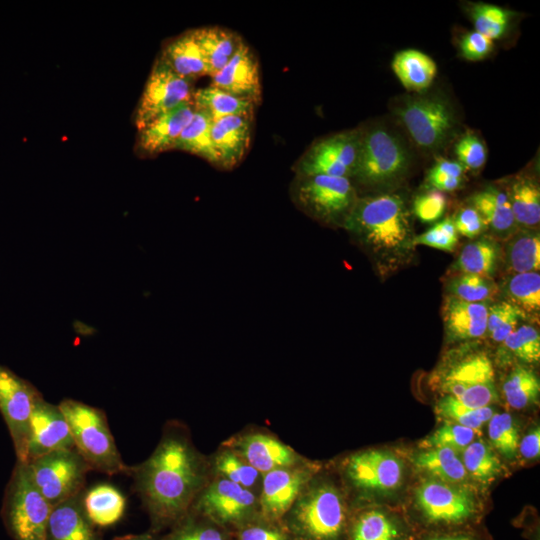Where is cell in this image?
Wrapping results in <instances>:
<instances>
[{"label":"cell","instance_id":"cell-26","mask_svg":"<svg viewBox=\"0 0 540 540\" xmlns=\"http://www.w3.org/2000/svg\"><path fill=\"white\" fill-rule=\"evenodd\" d=\"M408 529L394 513L384 508H369L354 519L350 540H408Z\"/></svg>","mask_w":540,"mask_h":540},{"label":"cell","instance_id":"cell-43","mask_svg":"<svg viewBox=\"0 0 540 540\" xmlns=\"http://www.w3.org/2000/svg\"><path fill=\"white\" fill-rule=\"evenodd\" d=\"M475 31L491 40L502 38L508 31L513 13L500 6L475 3L470 9Z\"/></svg>","mask_w":540,"mask_h":540},{"label":"cell","instance_id":"cell-49","mask_svg":"<svg viewBox=\"0 0 540 540\" xmlns=\"http://www.w3.org/2000/svg\"><path fill=\"white\" fill-rule=\"evenodd\" d=\"M466 169L455 160L439 159L428 171L427 181L441 192H452L459 189L464 182Z\"/></svg>","mask_w":540,"mask_h":540},{"label":"cell","instance_id":"cell-12","mask_svg":"<svg viewBox=\"0 0 540 540\" xmlns=\"http://www.w3.org/2000/svg\"><path fill=\"white\" fill-rule=\"evenodd\" d=\"M40 395L29 381L0 365V412L9 430L18 462L27 461L30 419Z\"/></svg>","mask_w":540,"mask_h":540},{"label":"cell","instance_id":"cell-48","mask_svg":"<svg viewBox=\"0 0 540 540\" xmlns=\"http://www.w3.org/2000/svg\"><path fill=\"white\" fill-rule=\"evenodd\" d=\"M459 242V234L456 230L452 217H446L437 222L427 231L415 235L414 246L422 245L435 249L452 252Z\"/></svg>","mask_w":540,"mask_h":540},{"label":"cell","instance_id":"cell-52","mask_svg":"<svg viewBox=\"0 0 540 540\" xmlns=\"http://www.w3.org/2000/svg\"><path fill=\"white\" fill-rule=\"evenodd\" d=\"M180 520L181 523L165 540H224L223 533L210 524L197 522L186 515Z\"/></svg>","mask_w":540,"mask_h":540},{"label":"cell","instance_id":"cell-5","mask_svg":"<svg viewBox=\"0 0 540 540\" xmlns=\"http://www.w3.org/2000/svg\"><path fill=\"white\" fill-rule=\"evenodd\" d=\"M411 154L393 130L374 125L361 130L358 158L353 177L368 187H387L408 172Z\"/></svg>","mask_w":540,"mask_h":540},{"label":"cell","instance_id":"cell-45","mask_svg":"<svg viewBox=\"0 0 540 540\" xmlns=\"http://www.w3.org/2000/svg\"><path fill=\"white\" fill-rule=\"evenodd\" d=\"M477 432L462 425L445 421L419 444L421 449L450 448L461 452L476 438Z\"/></svg>","mask_w":540,"mask_h":540},{"label":"cell","instance_id":"cell-36","mask_svg":"<svg viewBox=\"0 0 540 540\" xmlns=\"http://www.w3.org/2000/svg\"><path fill=\"white\" fill-rule=\"evenodd\" d=\"M212 122L208 114L195 109L191 120L177 139L174 149L195 154L219 166V158L211 137Z\"/></svg>","mask_w":540,"mask_h":540},{"label":"cell","instance_id":"cell-15","mask_svg":"<svg viewBox=\"0 0 540 540\" xmlns=\"http://www.w3.org/2000/svg\"><path fill=\"white\" fill-rule=\"evenodd\" d=\"M346 474L358 489L376 494H391L403 484L405 465L395 453L368 449L352 454L345 464Z\"/></svg>","mask_w":540,"mask_h":540},{"label":"cell","instance_id":"cell-3","mask_svg":"<svg viewBox=\"0 0 540 540\" xmlns=\"http://www.w3.org/2000/svg\"><path fill=\"white\" fill-rule=\"evenodd\" d=\"M58 406L68 422L74 447L90 470L108 475L130 472L101 409L74 399H64Z\"/></svg>","mask_w":540,"mask_h":540},{"label":"cell","instance_id":"cell-54","mask_svg":"<svg viewBox=\"0 0 540 540\" xmlns=\"http://www.w3.org/2000/svg\"><path fill=\"white\" fill-rule=\"evenodd\" d=\"M494 46L493 40L477 31L463 35L459 47L462 57L468 61H480L486 58Z\"/></svg>","mask_w":540,"mask_h":540},{"label":"cell","instance_id":"cell-42","mask_svg":"<svg viewBox=\"0 0 540 540\" xmlns=\"http://www.w3.org/2000/svg\"><path fill=\"white\" fill-rule=\"evenodd\" d=\"M448 295L471 303H487L498 293L497 284L492 278L456 274L447 283Z\"/></svg>","mask_w":540,"mask_h":540},{"label":"cell","instance_id":"cell-7","mask_svg":"<svg viewBox=\"0 0 540 540\" xmlns=\"http://www.w3.org/2000/svg\"><path fill=\"white\" fill-rule=\"evenodd\" d=\"M289 511L293 530L304 540H341L345 533V500L330 483L302 491Z\"/></svg>","mask_w":540,"mask_h":540},{"label":"cell","instance_id":"cell-47","mask_svg":"<svg viewBox=\"0 0 540 540\" xmlns=\"http://www.w3.org/2000/svg\"><path fill=\"white\" fill-rule=\"evenodd\" d=\"M215 466L223 478L246 489L255 486L258 481L259 472L232 451L221 452L216 457Z\"/></svg>","mask_w":540,"mask_h":540},{"label":"cell","instance_id":"cell-34","mask_svg":"<svg viewBox=\"0 0 540 540\" xmlns=\"http://www.w3.org/2000/svg\"><path fill=\"white\" fill-rule=\"evenodd\" d=\"M505 263L513 273L539 272L540 235L536 228L517 230L507 239Z\"/></svg>","mask_w":540,"mask_h":540},{"label":"cell","instance_id":"cell-14","mask_svg":"<svg viewBox=\"0 0 540 540\" xmlns=\"http://www.w3.org/2000/svg\"><path fill=\"white\" fill-rule=\"evenodd\" d=\"M193 94L190 80L175 73L161 58L157 59L135 112L138 131L160 115L193 102Z\"/></svg>","mask_w":540,"mask_h":540},{"label":"cell","instance_id":"cell-21","mask_svg":"<svg viewBox=\"0 0 540 540\" xmlns=\"http://www.w3.org/2000/svg\"><path fill=\"white\" fill-rule=\"evenodd\" d=\"M235 448L240 456L259 473L298 466L300 457L280 440L261 433L239 438Z\"/></svg>","mask_w":540,"mask_h":540},{"label":"cell","instance_id":"cell-58","mask_svg":"<svg viewBox=\"0 0 540 540\" xmlns=\"http://www.w3.org/2000/svg\"><path fill=\"white\" fill-rule=\"evenodd\" d=\"M113 540H155L150 534H131L116 537Z\"/></svg>","mask_w":540,"mask_h":540},{"label":"cell","instance_id":"cell-32","mask_svg":"<svg viewBox=\"0 0 540 540\" xmlns=\"http://www.w3.org/2000/svg\"><path fill=\"white\" fill-rule=\"evenodd\" d=\"M193 31L203 52L210 77L228 63L243 41L235 33L220 27H204Z\"/></svg>","mask_w":540,"mask_h":540},{"label":"cell","instance_id":"cell-51","mask_svg":"<svg viewBox=\"0 0 540 540\" xmlns=\"http://www.w3.org/2000/svg\"><path fill=\"white\" fill-rule=\"evenodd\" d=\"M446 206L445 194L432 188L414 198L412 212L422 223H435L443 216Z\"/></svg>","mask_w":540,"mask_h":540},{"label":"cell","instance_id":"cell-18","mask_svg":"<svg viewBox=\"0 0 540 540\" xmlns=\"http://www.w3.org/2000/svg\"><path fill=\"white\" fill-rule=\"evenodd\" d=\"M311 470L302 466L279 468L264 474L260 505L269 519H278L289 511L305 489Z\"/></svg>","mask_w":540,"mask_h":540},{"label":"cell","instance_id":"cell-29","mask_svg":"<svg viewBox=\"0 0 540 540\" xmlns=\"http://www.w3.org/2000/svg\"><path fill=\"white\" fill-rule=\"evenodd\" d=\"M392 69L408 91L418 93L432 84L437 73L435 61L416 49H406L395 54Z\"/></svg>","mask_w":540,"mask_h":540},{"label":"cell","instance_id":"cell-2","mask_svg":"<svg viewBox=\"0 0 540 540\" xmlns=\"http://www.w3.org/2000/svg\"><path fill=\"white\" fill-rule=\"evenodd\" d=\"M342 227L372 257L382 275L399 269L414 255L410 211L399 194L357 198Z\"/></svg>","mask_w":540,"mask_h":540},{"label":"cell","instance_id":"cell-20","mask_svg":"<svg viewBox=\"0 0 540 540\" xmlns=\"http://www.w3.org/2000/svg\"><path fill=\"white\" fill-rule=\"evenodd\" d=\"M487 303H471L447 295L442 305L445 335L449 342H468L486 335Z\"/></svg>","mask_w":540,"mask_h":540},{"label":"cell","instance_id":"cell-19","mask_svg":"<svg viewBox=\"0 0 540 540\" xmlns=\"http://www.w3.org/2000/svg\"><path fill=\"white\" fill-rule=\"evenodd\" d=\"M211 78V85L255 105L262 99L258 60L243 41L228 63Z\"/></svg>","mask_w":540,"mask_h":540},{"label":"cell","instance_id":"cell-11","mask_svg":"<svg viewBox=\"0 0 540 540\" xmlns=\"http://www.w3.org/2000/svg\"><path fill=\"white\" fill-rule=\"evenodd\" d=\"M26 464L35 485L52 507L84 491L90 470L75 447L49 452Z\"/></svg>","mask_w":540,"mask_h":540},{"label":"cell","instance_id":"cell-25","mask_svg":"<svg viewBox=\"0 0 540 540\" xmlns=\"http://www.w3.org/2000/svg\"><path fill=\"white\" fill-rule=\"evenodd\" d=\"M470 205L480 213L496 238L507 240L518 230L504 190L486 187L470 197Z\"/></svg>","mask_w":540,"mask_h":540},{"label":"cell","instance_id":"cell-33","mask_svg":"<svg viewBox=\"0 0 540 540\" xmlns=\"http://www.w3.org/2000/svg\"><path fill=\"white\" fill-rule=\"evenodd\" d=\"M412 463L431 478L443 482L459 484L468 478L458 452L450 448L422 449L413 455Z\"/></svg>","mask_w":540,"mask_h":540},{"label":"cell","instance_id":"cell-27","mask_svg":"<svg viewBox=\"0 0 540 540\" xmlns=\"http://www.w3.org/2000/svg\"><path fill=\"white\" fill-rule=\"evenodd\" d=\"M160 58L175 73L190 81L197 77L209 76L203 52L193 30L170 41Z\"/></svg>","mask_w":540,"mask_h":540},{"label":"cell","instance_id":"cell-6","mask_svg":"<svg viewBox=\"0 0 540 540\" xmlns=\"http://www.w3.org/2000/svg\"><path fill=\"white\" fill-rule=\"evenodd\" d=\"M51 504L35 485L26 463H16L6 486L2 514L14 540H45Z\"/></svg>","mask_w":540,"mask_h":540},{"label":"cell","instance_id":"cell-46","mask_svg":"<svg viewBox=\"0 0 540 540\" xmlns=\"http://www.w3.org/2000/svg\"><path fill=\"white\" fill-rule=\"evenodd\" d=\"M503 347L523 363L532 364L540 359V335L528 324L519 325L503 342Z\"/></svg>","mask_w":540,"mask_h":540},{"label":"cell","instance_id":"cell-28","mask_svg":"<svg viewBox=\"0 0 540 540\" xmlns=\"http://www.w3.org/2000/svg\"><path fill=\"white\" fill-rule=\"evenodd\" d=\"M504 191L518 228H536L540 222V189L536 180L518 175L509 180Z\"/></svg>","mask_w":540,"mask_h":540},{"label":"cell","instance_id":"cell-17","mask_svg":"<svg viewBox=\"0 0 540 540\" xmlns=\"http://www.w3.org/2000/svg\"><path fill=\"white\" fill-rule=\"evenodd\" d=\"M69 448H74V442L64 414L41 394L31 414L26 463L49 452Z\"/></svg>","mask_w":540,"mask_h":540},{"label":"cell","instance_id":"cell-8","mask_svg":"<svg viewBox=\"0 0 540 540\" xmlns=\"http://www.w3.org/2000/svg\"><path fill=\"white\" fill-rule=\"evenodd\" d=\"M395 108L410 138L424 152L442 150L455 135L458 125L455 111L440 95L407 96Z\"/></svg>","mask_w":540,"mask_h":540},{"label":"cell","instance_id":"cell-55","mask_svg":"<svg viewBox=\"0 0 540 540\" xmlns=\"http://www.w3.org/2000/svg\"><path fill=\"white\" fill-rule=\"evenodd\" d=\"M518 454L526 461H532L540 456V428L534 426L519 441Z\"/></svg>","mask_w":540,"mask_h":540},{"label":"cell","instance_id":"cell-30","mask_svg":"<svg viewBox=\"0 0 540 540\" xmlns=\"http://www.w3.org/2000/svg\"><path fill=\"white\" fill-rule=\"evenodd\" d=\"M501 257V248L497 241L490 237H483L462 248L452 271L456 274H472L492 278L498 269Z\"/></svg>","mask_w":540,"mask_h":540},{"label":"cell","instance_id":"cell-53","mask_svg":"<svg viewBox=\"0 0 540 540\" xmlns=\"http://www.w3.org/2000/svg\"><path fill=\"white\" fill-rule=\"evenodd\" d=\"M452 219L459 236L473 239L487 230L484 219L471 205L461 208Z\"/></svg>","mask_w":540,"mask_h":540},{"label":"cell","instance_id":"cell-41","mask_svg":"<svg viewBox=\"0 0 540 540\" xmlns=\"http://www.w3.org/2000/svg\"><path fill=\"white\" fill-rule=\"evenodd\" d=\"M490 446L508 460L518 455L519 430L513 416L507 412H495L488 421Z\"/></svg>","mask_w":540,"mask_h":540},{"label":"cell","instance_id":"cell-1","mask_svg":"<svg viewBox=\"0 0 540 540\" xmlns=\"http://www.w3.org/2000/svg\"><path fill=\"white\" fill-rule=\"evenodd\" d=\"M135 489L156 524L177 522L196 499L203 481L201 462L180 431L165 433L151 456L130 468Z\"/></svg>","mask_w":540,"mask_h":540},{"label":"cell","instance_id":"cell-4","mask_svg":"<svg viewBox=\"0 0 540 540\" xmlns=\"http://www.w3.org/2000/svg\"><path fill=\"white\" fill-rule=\"evenodd\" d=\"M442 395H449L471 408L491 406L498 401L495 370L488 354L464 349L451 356L436 375Z\"/></svg>","mask_w":540,"mask_h":540},{"label":"cell","instance_id":"cell-23","mask_svg":"<svg viewBox=\"0 0 540 540\" xmlns=\"http://www.w3.org/2000/svg\"><path fill=\"white\" fill-rule=\"evenodd\" d=\"M84 491L52 507L45 540H101L83 505Z\"/></svg>","mask_w":540,"mask_h":540},{"label":"cell","instance_id":"cell-35","mask_svg":"<svg viewBox=\"0 0 540 540\" xmlns=\"http://www.w3.org/2000/svg\"><path fill=\"white\" fill-rule=\"evenodd\" d=\"M193 104L196 109L208 114L212 121L232 115L253 116L255 108L252 102L213 85L195 91Z\"/></svg>","mask_w":540,"mask_h":540},{"label":"cell","instance_id":"cell-37","mask_svg":"<svg viewBox=\"0 0 540 540\" xmlns=\"http://www.w3.org/2000/svg\"><path fill=\"white\" fill-rule=\"evenodd\" d=\"M502 392L511 408L527 409L539 400L540 381L531 368L517 365L506 377L502 385Z\"/></svg>","mask_w":540,"mask_h":540},{"label":"cell","instance_id":"cell-50","mask_svg":"<svg viewBox=\"0 0 540 540\" xmlns=\"http://www.w3.org/2000/svg\"><path fill=\"white\" fill-rule=\"evenodd\" d=\"M457 161L467 170H479L486 162L487 150L476 134L468 132L455 144Z\"/></svg>","mask_w":540,"mask_h":540},{"label":"cell","instance_id":"cell-39","mask_svg":"<svg viewBox=\"0 0 540 540\" xmlns=\"http://www.w3.org/2000/svg\"><path fill=\"white\" fill-rule=\"evenodd\" d=\"M506 301L520 308L526 315L540 311L539 272L513 273L503 283Z\"/></svg>","mask_w":540,"mask_h":540},{"label":"cell","instance_id":"cell-31","mask_svg":"<svg viewBox=\"0 0 540 540\" xmlns=\"http://www.w3.org/2000/svg\"><path fill=\"white\" fill-rule=\"evenodd\" d=\"M83 505L90 521L99 527H107L118 522L124 515L126 499L110 484H98L84 491Z\"/></svg>","mask_w":540,"mask_h":540},{"label":"cell","instance_id":"cell-24","mask_svg":"<svg viewBox=\"0 0 540 540\" xmlns=\"http://www.w3.org/2000/svg\"><path fill=\"white\" fill-rule=\"evenodd\" d=\"M195 109L193 102L184 103L149 122L138 131V148L148 155L174 149Z\"/></svg>","mask_w":540,"mask_h":540},{"label":"cell","instance_id":"cell-44","mask_svg":"<svg viewBox=\"0 0 540 540\" xmlns=\"http://www.w3.org/2000/svg\"><path fill=\"white\" fill-rule=\"evenodd\" d=\"M527 315L514 304L503 300L488 306V335L494 342L502 343Z\"/></svg>","mask_w":540,"mask_h":540},{"label":"cell","instance_id":"cell-16","mask_svg":"<svg viewBox=\"0 0 540 540\" xmlns=\"http://www.w3.org/2000/svg\"><path fill=\"white\" fill-rule=\"evenodd\" d=\"M256 496L226 478L210 483L195 502L197 512L219 525L247 520L256 508Z\"/></svg>","mask_w":540,"mask_h":540},{"label":"cell","instance_id":"cell-10","mask_svg":"<svg viewBox=\"0 0 540 540\" xmlns=\"http://www.w3.org/2000/svg\"><path fill=\"white\" fill-rule=\"evenodd\" d=\"M413 497L420 518L428 525H463L480 512L479 501L470 490L431 477L417 485Z\"/></svg>","mask_w":540,"mask_h":540},{"label":"cell","instance_id":"cell-40","mask_svg":"<svg viewBox=\"0 0 540 540\" xmlns=\"http://www.w3.org/2000/svg\"><path fill=\"white\" fill-rule=\"evenodd\" d=\"M435 412L441 419L470 428L477 433L495 413L491 406L471 408L449 395H442L438 399Z\"/></svg>","mask_w":540,"mask_h":540},{"label":"cell","instance_id":"cell-56","mask_svg":"<svg viewBox=\"0 0 540 540\" xmlns=\"http://www.w3.org/2000/svg\"><path fill=\"white\" fill-rule=\"evenodd\" d=\"M240 540H288V537L277 528L253 525L241 531Z\"/></svg>","mask_w":540,"mask_h":540},{"label":"cell","instance_id":"cell-22","mask_svg":"<svg viewBox=\"0 0 540 540\" xmlns=\"http://www.w3.org/2000/svg\"><path fill=\"white\" fill-rule=\"evenodd\" d=\"M252 118L232 115L212 122V142L222 168H233L245 156L251 141Z\"/></svg>","mask_w":540,"mask_h":540},{"label":"cell","instance_id":"cell-57","mask_svg":"<svg viewBox=\"0 0 540 540\" xmlns=\"http://www.w3.org/2000/svg\"><path fill=\"white\" fill-rule=\"evenodd\" d=\"M419 540H479L476 536L465 532L434 533Z\"/></svg>","mask_w":540,"mask_h":540},{"label":"cell","instance_id":"cell-9","mask_svg":"<svg viewBox=\"0 0 540 540\" xmlns=\"http://www.w3.org/2000/svg\"><path fill=\"white\" fill-rule=\"evenodd\" d=\"M295 204L312 218L342 226L357 194L349 178L328 175L298 176L292 188Z\"/></svg>","mask_w":540,"mask_h":540},{"label":"cell","instance_id":"cell-38","mask_svg":"<svg viewBox=\"0 0 540 540\" xmlns=\"http://www.w3.org/2000/svg\"><path fill=\"white\" fill-rule=\"evenodd\" d=\"M460 454L467 475L479 483H491L502 471L496 451L482 439H475Z\"/></svg>","mask_w":540,"mask_h":540},{"label":"cell","instance_id":"cell-13","mask_svg":"<svg viewBox=\"0 0 540 540\" xmlns=\"http://www.w3.org/2000/svg\"><path fill=\"white\" fill-rule=\"evenodd\" d=\"M360 137L361 130L354 129L318 140L297 162V175H328L350 179L357 163Z\"/></svg>","mask_w":540,"mask_h":540}]
</instances>
